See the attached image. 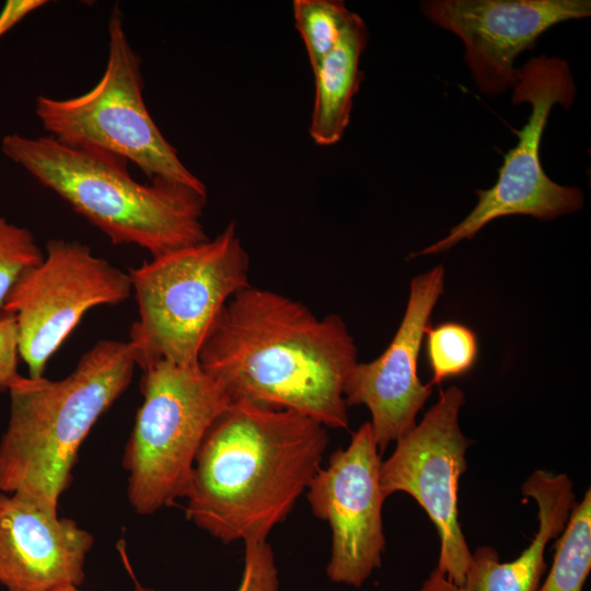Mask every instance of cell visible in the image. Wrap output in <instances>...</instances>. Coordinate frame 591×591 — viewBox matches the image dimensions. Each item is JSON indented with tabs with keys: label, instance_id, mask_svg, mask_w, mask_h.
Instances as JSON below:
<instances>
[{
	"label": "cell",
	"instance_id": "obj_15",
	"mask_svg": "<svg viewBox=\"0 0 591 591\" xmlns=\"http://www.w3.org/2000/svg\"><path fill=\"white\" fill-rule=\"evenodd\" d=\"M522 493L538 508V531L530 545L511 561H501L496 549L478 547L460 586L449 581L437 568L419 591H536L546 569L545 548L559 535L575 502L572 483L566 474L533 472L522 485Z\"/></svg>",
	"mask_w": 591,
	"mask_h": 591
},
{
	"label": "cell",
	"instance_id": "obj_8",
	"mask_svg": "<svg viewBox=\"0 0 591 591\" xmlns=\"http://www.w3.org/2000/svg\"><path fill=\"white\" fill-rule=\"evenodd\" d=\"M576 85L568 62L559 57L538 56L518 68L513 86L514 104H531V115L518 134V143L505 154L497 182L488 189H477L475 208L449 234L416 253L437 254L463 240L473 239L495 219L523 215L551 220L571 213L583 205L577 187L552 181L540 160V143L555 104L570 107Z\"/></svg>",
	"mask_w": 591,
	"mask_h": 591
},
{
	"label": "cell",
	"instance_id": "obj_17",
	"mask_svg": "<svg viewBox=\"0 0 591 591\" xmlns=\"http://www.w3.org/2000/svg\"><path fill=\"white\" fill-rule=\"evenodd\" d=\"M552 568L536 591H582L591 570V490L575 503L555 544Z\"/></svg>",
	"mask_w": 591,
	"mask_h": 591
},
{
	"label": "cell",
	"instance_id": "obj_18",
	"mask_svg": "<svg viewBox=\"0 0 591 591\" xmlns=\"http://www.w3.org/2000/svg\"><path fill=\"white\" fill-rule=\"evenodd\" d=\"M426 356L432 372L430 385L470 372L478 357L477 336L468 326L457 322L428 325Z\"/></svg>",
	"mask_w": 591,
	"mask_h": 591
},
{
	"label": "cell",
	"instance_id": "obj_1",
	"mask_svg": "<svg viewBox=\"0 0 591 591\" xmlns=\"http://www.w3.org/2000/svg\"><path fill=\"white\" fill-rule=\"evenodd\" d=\"M198 363L231 402L293 410L348 429L346 381L357 347L340 315L250 285L232 297L206 337Z\"/></svg>",
	"mask_w": 591,
	"mask_h": 591
},
{
	"label": "cell",
	"instance_id": "obj_24",
	"mask_svg": "<svg viewBox=\"0 0 591 591\" xmlns=\"http://www.w3.org/2000/svg\"><path fill=\"white\" fill-rule=\"evenodd\" d=\"M58 591H81L78 587H68Z\"/></svg>",
	"mask_w": 591,
	"mask_h": 591
},
{
	"label": "cell",
	"instance_id": "obj_11",
	"mask_svg": "<svg viewBox=\"0 0 591 591\" xmlns=\"http://www.w3.org/2000/svg\"><path fill=\"white\" fill-rule=\"evenodd\" d=\"M381 464L371 424L366 421L346 449L332 453L306 489L312 513L331 529L326 575L332 582L359 588L382 565L386 497L380 485Z\"/></svg>",
	"mask_w": 591,
	"mask_h": 591
},
{
	"label": "cell",
	"instance_id": "obj_16",
	"mask_svg": "<svg viewBox=\"0 0 591 591\" xmlns=\"http://www.w3.org/2000/svg\"><path fill=\"white\" fill-rule=\"evenodd\" d=\"M367 40L364 21L351 12L337 45L312 69L315 96L309 132L318 146L337 143L349 125L363 77L359 65Z\"/></svg>",
	"mask_w": 591,
	"mask_h": 591
},
{
	"label": "cell",
	"instance_id": "obj_3",
	"mask_svg": "<svg viewBox=\"0 0 591 591\" xmlns=\"http://www.w3.org/2000/svg\"><path fill=\"white\" fill-rule=\"evenodd\" d=\"M1 151L115 245L155 257L209 239L201 221L207 193L162 177L139 183L121 157L18 134L2 138Z\"/></svg>",
	"mask_w": 591,
	"mask_h": 591
},
{
	"label": "cell",
	"instance_id": "obj_23",
	"mask_svg": "<svg viewBox=\"0 0 591 591\" xmlns=\"http://www.w3.org/2000/svg\"><path fill=\"white\" fill-rule=\"evenodd\" d=\"M46 0H9L0 12V37L27 14L45 5Z\"/></svg>",
	"mask_w": 591,
	"mask_h": 591
},
{
	"label": "cell",
	"instance_id": "obj_5",
	"mask_svg": "<svg viewBox=\"0 0 591 591\" xmlns=\"http://www.w3.org/2000/svg\"><path fill=\"white\" fill-rule=\"evenodd\" d=\"M250 257L236 223L215 239L143 262L128 274L138 320L128 340L137 366L167 360L198 364L201 346L221 311L248 287Z\"/></svg>",
	"mask_w": 591,
	"mask_h": 591
},
{
	"label": "cell",
	"instance_id": "obj_6",
	"mask_svg": "<svg viewBox=\"0 0 591 591\" xmlns=\"http://www.w3.org/2000/svg\"><path fill=\"white\" fill-rule=\"evenodd\" d=\"M142 372L123 465L130 506L149 515L186 497L200 444L231 399L199 363L160 360Z\"/></svg>",
	"mask_w": 591,
	"mask_h": 591
},
{
	"label": "cell",
	"instance_id": "obj_4",
	"mask_svg": "<svg viewBox=\"0 0 591 591\" xmlns=\"http://www.w3.org/2000/svg\"><path fill=\"white\" fill-rule=\"evenodd\" d=\"M129 341L102 339L66 378L21 379L10 389V417L0 441V491L57 507L81 444L131 382Z\"/></svg>",
	"mask_w": 591,
	"mask_h": 591
},
{
	"label": "cell",
	"instance_id": "obj_14",
	"mask_svg": "<svg viewBox=\"0 0 591 591\" xmlns=\"http://www.w3.org/2000/svg\"><path fill=\"white\" fill-rule=\"evenodd\" d=\"M93 535L58 508L0 491V584L8 591H58L83 582Z\"/></svg>",
	"mask_w": 591,
	"mask_h": 591
},
{
	"label": "cell",
	"instance_id": "obj_22",
	"mask_svg": "<svg viewBox=\"0 0 591 591\" xmlns=\"http://www.w3.org/2000/svg\"><path fill=\"white\" fill-rule=\"evenodd\" d=\"M19 333L15 315L0 311V390H9L20 379L18 372Z\"/></svg>",
	"mask_w": 591,
	"mask_h": 591
},
{
	"label": "cell",
	"instance_id": "obj_7",
	"mask_svg": "<svg viewBox=\"0 0 591 591\" xmlns=\"http://www.w3.org/2000/svg\"><path fill=\"white\" fill-rule=\"evenodd\" d=\"M115 5L108 20L105 71L90 91L71 99L39 95L35 113L49 137L72 147L102 150L136 164L149 179L167 178L207 193L151 117L142 95L141 60Z\"/></svg>",
	"mask_w": 591,
	"mask_h": 591
},
{
	"label": "cell",
	"instance_id": "obj_19",
	"mask_svg": "<svg viewBox=\"0 0 591 591\" xmlns=\"http://www.w3.org/2000/svg\"><path fill=\"white\" fill-rule=\"evenodd\" d=\"M351 11L338 0H294V25L314 69L337 45Z\"/></svg>",
	"mask_w": 591,
	"mask_h": 591
},
{
	"label": "cell",
	"instance_id": "obj_21",
	"mask_svg": "<svg viewBox=\"0 0 591 591\" xmlns=\"http://www.w3.org/2000/svg\"><path fill=\"white\" fill-rule=\"evenodd\" d=\"M119 552L126 569L130 573L135 591H154L142 587L136 579L123 547ZM236 591H279L278 569L270 544L267 541L244 544L243 573Z\"/></svg>",
	"mask_w": 591,
	"mask_h": 591
},
{
	"label": "cell",
	"instance_id": "obj_2",
	"mask_svg": "<svg viewBox=\"0 0 591 591\" xmlns=\"http://www.w3.org/2000/svg\"><path fill=\"white\" fill-rule=\"evenodd\" d=\"M328 441L308 416L231 402L197 452L186 518L224 544L267 541L321 468Z\"/></svg>",
	"mask_w": 591,
	"mask_h": 591
},
{
	"label": "cell",
	"instance_id": "obj_10",
	"mask_svg": "<svg viewBox=\"0 0 591 591\" xmlns=\"http://www.w3.org/2000/svg\"><path fill=\"white\" fill-rule=\"evenodd\" d=\"M463 391L452 385L419 425L396 441L393 453L381 464L380 485L387 498L403 491L425 509L440 537L437 569L454 584L464 582L472 552L459 522L457 490L466 470L471 444L459 426Z\"/></svg>",
	"mask_w": 591,
	"mask_h": 591
},
{
	"label": "cell",
	"instance_id": "obj_9",
	"mask_svg": "<svg viewBox=\"0 0 591 591\" xmlns=\"http://www.w3.org/2000/svg\"><path fill=\"white\" fill-rule=\"evenodd\" d=\"M46 253L3 306L15 315L20 357L32 379L44 376L49 359L90 309L119 304L132 293L129 274L83 243L50 240Z\"/></svg>",
	"mask_w": 591,
	"mask_h": 591
},
{
	"label": "cell",
	"instance_id": "obj_12",
	"mask_svg": "<svg viewBox=\"0 0 591 591\" xmlns=\"http://www.w3.org/2000/svg\"><path fill=\"white\" fill-rule=\"evenodd\" d=\"M420 8L428 20L461 38L465 61L487 95L514 86L515 58L545 31L591 14L590 0H429Z\"/></svg>",
	"mask_w": 591,
	"mask_h": 591
},
{
	"label": "cell",
	"instance_id": "obj_13",
	"mask_svg": "<svg viewBox=\"0 0 591 591\" xmlns=\"http://www.w3.org/2000/svg\"><path fill=\"white\" fill-rule=\"evenodd\" d=\"M443 286L442 266L413 278L406 310L392 341L373 361L357 363L346 381V404L369 408L380 453L416 426V416L431 395L432 385L421 383L417 364L425 331Z\"/></svg>",
	"mask_w": 591,
	"mask_h": 591
},
{
	"label": "cell",
	"instance_id": "obj_20",
	"mask_svg": "<svg viewBox=\"0 0 591 591\" xmlns=\"http://www.w3.org/2000/svg\"><path fill=\"white\" fill-rule=\"evenodd\" d=\"M44 257L30 230L0 216V311L16 283Z\"/></svg>",
	"mask_w": 591,
	"mask_h": 591
}]
</instances>
